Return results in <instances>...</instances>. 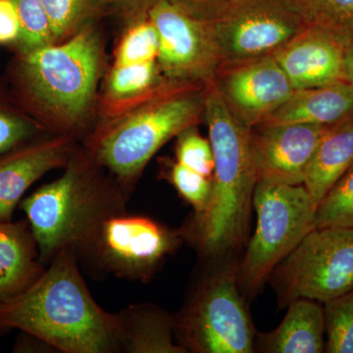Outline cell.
I'll return each instance as SVG.
<instances>
[{
  "label": "cell",
  "instance_id": "34",
  "mask_svg": "<svg viewBox=\"0 0 353 353\" xmlns=\"http://www.w3.org/2000/svg\"><path fill=\"white\" fill-rule=\"evenodd\" d=\"M345 81L353 85V43L347 46L345 57Z\"/></svg>",
  "mask_w": 353,
  "mask_h": 353
},
{
  "label": "cell",
  "instance_id": "29",
  "mask_svg": "<svg viewBox=\"0 0 353 353\" xmlns=\"http://www.w3.org/2000/svg\"><path fill=\"white\" fill-rule=\"evenodd\" d=\"M167 178L179 194L192 206L194 216L204 212L208 208L212 189L210 178L197 173L176 160L169 164Z\"/></svg>",
  "mask_w": 353,
  "mask_h": 353
},
{
  "label": "cell",
  "instance_id": "9",
  "mask_svg": "<svg viewBox=\"0 0 353 353\" xmlns=\"http://www.w3.org/2000/svg\"><path fill=\"white\" fill-rule=\"evenodd\" d=\"M212 22L222 67L273 57L310 25L294 0H234Z\"/></svg>",
  "mask_w": 353,
  "mask_h": 353
},
{
  "label": "cell",
  "instance_id": "12",
  "mask_svg": "<svg viewBox=\"0 0 353 353\" xmlns=\"http://www.w3.org/2000/svg\"><path fill=\"white\" fill-rule=\"evenodd\" d=\"M216 83L232 112L250 130L296 90L274 57L222 67Z\"/></svg>",
  "mask_w": 353,
  "mask_h": 353
},
{
  "label": "cell",
  "instance_id": "11",
  "mask_svg": "<svg viewBox=\"0 0 353 353\" xmlns=\"http://www.w3.org/2000/svg\"><path fill=\"white\" fill-rule=\"evenodd\" d=\"M182 232L143 216H113L102 225L85 256L116 277L148 282L165 257L182 243Z\"/></svg>",
  "mask_w": 353,
  "mask_h": 353
},
{
  "label": "cell",
  "instance_id": "25",
  "mask_svg": "<svg viewBox=\"0 0 353 353\" xmlns=\"http://www.w3.org/2000/svg\"><path fill=\"white\" fill-rule=\"evenodd\" d=\"M325 352L353 353V290L323 303Z\"/></svg>",
  "mask_w": 353,
  "mask_h": 353
},
{
  "label": "cell",
  "instance_id": "21",
  "mask_svg": "<svg viewBox=\"0 0 353 353\" xmlns=\"http://www.w3.org/2000/svg\"><path fill=\"white\" fill-rule=\"evenodd\" d=\"M174 83L161 73L157 60L130 65H113L105 88V108L113 118L150 101Z\"/></svg>",
  "mask_w": 353,
  "mask_h": 353
},
{
  "label": "cell",
  "instance_id": "28",
  "mask_svg": "<svg viewBox=\"0 0 353 353\" xmlns=\"http://www.w3.org/2000/svg\"><path fill=\"white\" fill-rule=\"evenodd\" d=\"M353 229V167L334 183L316 208L315 228Z\"/></svg>",
  "mask_w": 353,
  "mask_h": 353
},
{
  "label": "cell",
  "instance_id": "14",
  "mask_svg": "<svg viewBox=\"0 0 353 353\" xmlns=\"http://www.w3.org/2000/svg\"><path fill=\"white\" fill-rule=\"evenodd\" d=\"M75 150L72 137L58 134L32 139L0 155V222L12 221L32 183L53 169L65 168Z\"/></svg>",
  "mask_w": 353,
  "mask_h": 353
},
{
  "label": "cell",
  "instance_id": "2",
  "mask_svg": "<svg viewBox=\"0 0 353 353\" xmlns=\"http://www.w3.org/2000/svg\"><path fill=\"white\" fill-rule=\"evenodd\" d=\"M202 119L214 157L208 205L194 216L183 238L196 243L202 254L217 259L245 240L257 179L250 148V129L232 112L216 80L205 85Z\"/></svg>",
  "mask_w": 353,
  "mask_h": 353
},
{
  "label": "cell",
  "instance_id": "4",
  "mask_svg": "<svg viewBox=\"0 0 353 353\" xmlns=\"http://www.w3.org/2000/svg\"><path fill=\"white\" fill-rule=\"evenodd\" d=\"M87 152H74L63 175L21 201L43 264L63 250L87 252L103 223L127 213L128 194Z\"/></svg>",
  "mask_w": 353,
  "mask_h": 353
},
{
  "label": "cell",
  "instance_id": "22",
  "mask_svg": "<svg viewBox=\"0 0 353 353\" xmlns=\"http://www.w3.org/2000/svg\"><path fill=\"white\" fill-rule=\"evenodd\" d=\"M50 18L55 43L73 37L111 10L108 0H41Z\"/></svg>",
  "mask_w": 353,
  "mask_h": 353
},
{
  "label": "cell",
  "instance_id": "26",
  "mask_svg": "<svg viewBox=\"0 0 353 353\" xmlns=\"http://www.w3.org/2000/svg\"><path fill=\"white\" fill-rule=\"evenodd\" d=\"M159 37L150 18L130 24L118 44L114 65L145 63L157 60Z\"/></svg>",
  "mask_w": 353,
  "mask_h": 353
},
{
  "label": "cell",
  "instance_id": "5",
  "mask_svg": "<svg viewBox=\"0 0 353 353\" xmlns=\"http://www.w3.org/2000/svg\"><path fill=\"white\" fill-rule=\"evenodd\" d=\"M205 85L174 83L161 94L109 121L88 152L130 196L146 164L174 137L202 119Z\"/></svg>",
  "mask_w": 353,
  "mask_h": 353
},
{
  "label": "cell",
  "instance_id": "15",
  "mask_svg": "<svg viewBox=\"0 0 353 353\" xmlns=\"http://www.w3.org/2000/svg\"><path fill=\"white\" fill-rule=\"evenodd\" d=\"M345 41L310 24L273 55L294 90L345 81Z\"/></svg>",
  "mask_w": 353,
  "mask_h": 353
},
{
  "label": "cell",
  "instance_id": "13",
  "mask_svg": "<svg viewBox=\"0 0 353 353\" xmlns=\"http://www.w3.org/2000/svg\"><path fill=\"white\" fill-rule=\"evenodd\" d=\"M329 127L288 123L252 128L250 148L257 182L303 185L309 161Z\"/></svg>",
  "mask_w": 353,
  "mask_h": 353
},
{
  "label": "cell",
  "instance_id": "10",
  "mask_svg": "<svg viewBox=\"0 0 353 353\" xmlns=\"http://www.w3.org/2000/svg\"><path fill=\"white\" fill-rule=\"evenodd\" d=\"M148 18L157 30V63L167 80L201 85L216 80L222 57L212 20L171 0H158Z\"/></svg>",
  "mask_w": 353,
  "mask_h": 353
},
{
  "label": "cell",
  "instance_id": "20",
  "mask_svg": "<svg viewBox=\"0 0 353 353\" xmlns=\"http://www.w3.org/2000/svg\"><path fill=\"white\" fill-rule=\"evenodd\" d=\"M120 325V352L131 353H185L175 343V319L163 309L136 304L117 313Z\"/></svg>",
  "mask_w": 353,
  "mask_h": 353
},
{
  "label": "cell",
  "instance_id": "19",
  "mask_svg": "<svg viewBox=\"0 0 353 353\" xmlns=\"http://www.w3.org/2000/svg\"><path fill=\"white\" fill-rule=\"evenodd\" d=\"M352 167L353 115L328 128L309 161L303 185L316 208Z\"/></svg>",
  "mask_w": 353,
  "mask_h": 353
},
{
  "label": "cell",
  "instance_id": "30",
  "mask_svg": "<svg viewBox=\"0 0 353 353\" xmlns=\"http://www.w3.org/2000/svg\"><path fill=\"white\" fill-rule=\"evenodd\" d=\"M176 159L197 173L212 178L214 157L209 139H204L196 129V125L187 128L178 134Z\"/></svg>",
  "mask_w": 353,
  "mask_h": 353
},
{
  "label": "cell",
  "instance_id": "24",
  "mask_svg": "<svg viewBox=\"0 0 353 353\" xmlns=\"http://www.w3.org/2000/svg\"><path fill=\"white\" fill-rule=\"evenodd\" d=\"M310 24L353 43V0H294Z\"/></svg>",
  "mask_w": 353,
  "mask_h": 353
},
{
  "label": "cell",
  "instance_id": "18",
  "mask_svg": "<svg viewBox=\"0 0 353 353\" xmlns=\"http://www.w3.org/2000/svg\"><path fill=\"white\" fill-rule=\"evenodd\" d=\"M280 326L257 336L255 345L267 353L325 352L324 310L321 303L299 299L289 304Z\"/></svg>",
  "mask_w": 353,
  "mask_h": 353
},
{
  "label": "cell",
  "instance_id": "3",
  "mask_svg": "<svg viewBox=\"0 0 353 353\" xmlns=\"http://www.w3.org/2000/svg\"><path fill=\"white\" fill-rule=\"evenodd\" d=\"M101 60V39L88 26L61 43L16 54L9 65L11 92L39 124L72 137L92 108Z\"/></svg>",
  "mask_w": 353,
  "mask_h": 353
},
{
  "label": "cell",
  "instance_id": "6",
  "mask_svg": "<svg viewBox=\"0 0 353 353\" xmlns=\"http://www.w3.org/2000/svg\"><path fill=\"white\" fill-rule=\"evenodd\" d=\"M256 228L236 270L239 285L256 294L278 264L315 229L316 206L303 185L257 182Z\"/></svg>",
  "mask_w": 353,
  "mask_h": 353
},
{
  "label": "cell",
  "instance_id": "23",
  "mask_svg": "<svg viewBox=\"0 0 353 353\" xmlns=\"http://www.w3.org/2000/svg\"><path fill=\"white\" fill-rule=\"evenodd\" d=\"M43 125L26 113L0 81V155L37 139Z\"/></svg>",
  "mask_w": 353,
  "mask_h": 353
},
{
  "label": "cell",
  "instance_id": "16",
  "mask_svg": "<svg viewBox=\"0 0 353 353\" xmlns=\"http://www.w3.org/2000/svg\"><path fill=\"white\" fill-rule=\"evenodd\" d=\"M352 115L353 85L347 81H339L294 90L261 124L303 123L333 126Z\"/></svg>",
  "mask_w": 353,
  "mask_h": 353
},
{
  "label": "cell",
  "instance_id": "33",
  "mask_svg": "<svg viewBox=\"0 0 353 353\" xmlns=\"http://www.w3.org/2000/svg\"><path fill=\"white\" fill-rule=\"evenodd\" d=\"M190 12L212 20L231 0H171Z\"/></svg>",
  "mask_w": 353,
  "mask_h": 353
},
{
  "label": "cell",
  "instance_id": "32",
  "mask_svg": "<svg viewBox=\"0 0 353 353\" xmlns=\"http://www.w3.org/2000/svg\"><path fill=\"white\" fill-rule=\"evenodd\" d=\"M111 10L122 16L127 23L137 22L148 17L152 7L158 0H108Z\"/></svg>",
  "mask_w": 353,
  "mask_h": 353
},
{
  "label": "cell",
  "instance_id": "17",
  "mask_svg": "<svg viewBox=\"0 0 353 353\" xmlns=\"http://www.w3.org/2000/svg\"><path fill=\"white\" fill-rule=\"evenodd\" d=\"M43 271L28 220L0 222V303L24 292Z\"/></svg>",
  "mask_w": 353,
  "mask_h": 353
},
{
  "label": "cell",
  "instance_id": "8",
  "mask_svg": "<svg viewBox=\"0 0 353 353\" xmlns=\"http://www.w3.org/2000/svg\"><path fill=\"white\" fill-rule=\"evenodd\" d=\"M283 306L299 299L321 304L353 290V229L315 228L272 272Z\"/></svg>",
  "mask_w": 353,
  "mask_h": 353
},
{
  "label": "cell",
  "instance_id": "7",
  "mask_svg": "<svg viewBox=\"0 0 353 353\" xmlns=\"http://www.w3.org/2000/svg\"><path fill=\"white\" fill-rule=\"evenodd\" d=\"M240 290L232 267L202 281L175 319L176 339L188 352H254V327Z\"/></svg>",
  "mask_w": 353,
  "mask_h": 353
},
{
  "label": "cell",
  "instance_id": "1",
  "mask_svg": "<svg viewBox=\"0 0 353 353\" xmlns=\"http://www.w3.org/2000/svg\"><path fill=\"white\" fill-rule=\"evenodd\" d=\"M77 260L62 250L27 290L0 303V330H20L65 353L119 352L118 316L94 301Z\"/></svg>",
  "mask_w": 353,
  "mask_h": 353
},
{
  "label": "cell",
  "instance_id": "35",
  "mask_svg": "<svg viewBox=\"0 0 353 353\" xmlns=\"http://www.w3.org/2000/svg\"><path fill=\"white\" fill-rule=\"evenodd\" d=\"M231 1H234V0H231Z\"/></svg>",
  "mask_w": 353,
  "mask_h": 353
},
{
  "label": "cell",
  "instance_id": "31",
  "mask_svg": "<svg viewBox=\"0 0 353 353\" xmlns=\"http://www.w3.org/2000/svg\"><path fill=\"white\" fill-rule=\"evenodd\" d=\"M21 23L14 0H0V44L13 46L19 41Z\"/></svg>",
  "mask_w": 353,
  "mask_h": 353
},
{
  "label": "cell",
  "instance_id": "27",
  "mask_svg": "<svg viewBox=\"0 0 353 353\" xmlns=\"http://www.w3.org/2000/svg\"><path fill=\"white\" fill-rule=\"evenodd\" d=\"M21 23L16 54H24L55 43L50 18L41 0H14Z\"/></svg>",
  "mask_w": 353,
  "mask_h": 353
}]
</instances>
